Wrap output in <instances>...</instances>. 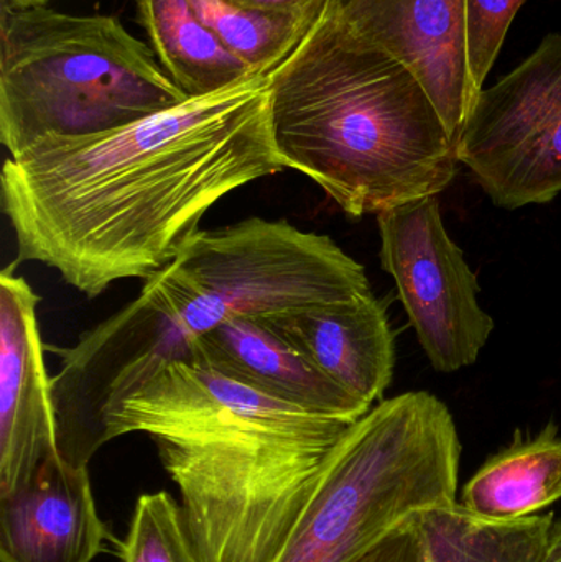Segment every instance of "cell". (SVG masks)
Wrapping results in <instances>:
<instances>
[{
    "mask_svg": "<svg viewBox=\"0 0 561 562\" xmlns=\"http://www.w3.org/2000/svg\"><path fill=\"white\" fill-rule=\"evenodd\" d=\"M358 2H359V0H333L332 5L338 10H346V9H349V7H352V5H355V3H358Z\"/></svg>",
    "mask_w": 561,
    "mask_h": 562,
    "instance_id": "cb8c5ba5",
    "label": "cell"
},
{
    "mask_svg": "<svg viewBox=\"0 0 561 562\" xmlns=\"http://www.w3.org/2000/svg\"><path fill=\"white\" fill-rule=\"evenodd\" d=\"M191 363L315 415L355 423L372 406L346 392L260 319H231L191 342Z\"/></svg>",
    "mask_w": 561,
    "mask_h": 562,
    "instance_id": "4fadbf2b",
    "label": "cell"
},
{
    "mask_svg": "<svg viewBox=\"0 0 561 562\" xmlns=\"http://www.w3.org/2000/svg\"><path fill=\"white\" fill-rule=\"evenodd\" d=\"M119 557L122 562H201L180 504L168 492L138 497Z\"/></svg>",
    "mask_w": 561,
    "mask_h": 562,
    "instance_id": "ac0fdd59",
    "label": "cell"
},
{
    "mask_svg": "<svg viewBox=\"0 0 561 562\" xmlns=\"http://www.w3.org/2000/svg\"><path fill=\"white\" fill-rule=\"evenodd\" d=\"M542 562H561V520L553 525L549 550H547Z\"/></svg>",
    "mask_w": 561,
    "mask_h": 562,
    "instance_id": "7402d4cb",
    "label": "cell"
},
{
    "mask_svg": "<svg viewBox=\"0 0 561 562\" xmlns=\"http://www.w3.org/2000/svg\"><path fill=\"white\" fill-rule=\"evenodd\" d=\"M457 155L504 210L559 196L561 33L547 35L509 75L480 92Z\"/></svg>",
    "mask_w": 561,
    "mask_h": 562,
    "instance_id": "52a82bcc",
    "label": "cell"
},
{
    "mask_svg": "<svg viewBox=\"0 0 561 562\" xmlns=\"http://www.w3.org/2000/svg\"><path fill=\"white\" fill-rule=\"evenodd\" d=\"M111 538L88 469L49 459L29 485L0 497V561L92 562Z\"/></svg>",
    "mask_w": 561,
    "mask_h": 562,
    "instance_id": "8fae6325",
    "label": "cell"
},
{
    "mask_svg": "<svg viewBox=\"0 0 561 562\" xmlns=\"http://www.w3.org/2000/svg\"><path fill=\"white\" fill-rule=\"evenodd\" d=\"M418 515L352 562H427Z\"/></svg>",
    "mask_w": 561,
    "mask_h": 562,
    "instance_id": "ffe728a7",
    "label": "cell"
},
{
    "mask_svg": "<svg viewBox=\"0 0 561 562\" xmlns=\"http://www.w3.org/2000/svg\"><path fill=\"white\" fill-rule=\"evenodd\" d=\"M259 319L333 382L369 406L381 400L391 385L394 333L384 304L374 294Z\"/></svg>",
    "mask_w": 561,
    "mask_h": 562,
    "instance_id": "7c38bea8",
    "label": "cell"
},
{
    "mask_svg": "<svg viewBox=\"0 0 561 562\" xmlns=\"http://www.w3.org/2000/svg\"><path fill=\"white\" fill-rule=\"evenodd\" d=\"M201 22L250 71L267 76L318 20L243 9L231 0H188Z\"/></svg>",
    "mask_w": 561,
    "mask_h": 562,
    "instance_id": "e0dca14e",
    "label": "cell"
},
{
    "mask_svg": "<svg viewBox=\"0 0 561 562\" xmlns=\"http://www.w3.org/2000/svg\"><path fill=\"white\" fill-rule=\"evenodd\" d=\"M349 425L177 362L122 402L109 436L157 446L201 562H276Z\"/></svg>",
    "mask_w": 561,
    "mask_h": 562,
    "instance_id": "7a4b0ae2",
    "label": "cell"
},
{
    "mask_svg": "<svg viewBox=\"0 0 561 562\" xmlns=\"http://www.w3.org/2000/svg\"><path fill=\"white\" fill-rule=\"evenodd\" d=\"M188 99L115 16L0 3V142L10 157L45 137L101 134Z\"/></svg>",
    "mask_w": 561,
    "mask_h": 562,
    "instance_id": "277c9868",
    "label": "cell"
},
{
    "mask_svg": "<svg viewBox=\"0 0 561 562\" xmlns=\"http://www.w3.org/2000/svg\"><path fill=\"white\" fill-rule=\"evenodd\" d=\"M282 170L267 76L101 134L42 138L0 178L15 263H43L88 297L147 281L217 201Z\"/></svg>",
    "mask_w": 561,
    "mask_h": 562,
    "instance_id": "6da1fadb",
    "label": "cell"
},
{
    "mask_svg": "<svg viewBox=\"0 0 561 562\" xmlns=\"http://www.w3.org/2000/svg\"><path fill=\"white\" fill-rule=\"evenodd\" d=\"M524 2L526 0H467L468 61L478 91H483Z\"/></svg>",
    "mask_w": 561,
    "mask_h": 562,
    "instance_id": "d6986e66",
    "label": "cell"
},
{
    "mask_svg": "<svg viewBox=\"0 0 561 562\" xmlns=\"http://www.w3.org/2000/svg\"><path fill=\"white\" fill-rule=\"evenodd\" d=\"M270 137L285 168L352 217L444 193L457 144L417 76L329 5L267 75Z\"/></svg>",
    "mask_w": 561,
    "mask_h": 562,
    "instance_id": "3957f363",
    "label": "cell"
},
{
    "mask_svg": "<svg viewBox=\"0 0 561 562\" xmlns=\"http://www.w3.org/2000/svg\"><path fill=\"white\" fill-rule=\"evenodd\" d=\"M382 269L395 281L422 349L437 372L473 366L494 330L476 273L448 236L437 196L378 214Z\"/></svg>",
    "mask_w": 561,
    "mask_h": 562,
    "instance_id": "ba28073f",
    "label": "cell"
},
{
    "mask_svg": "<svg viewBox=\"0 0 561 562\" xmlns=\"http://www.w3.org/2000/svg\"><path fill=\"white\" fill-rule=\"evenodd\" d=\"M45 2H48V0H42V5H43V3H45Z\"/></svg>",
    "mask_w": 561,
    "mask_h": 562,
    "instance_id": "d4e9b609",
    "label": "cell"
},
{
    "mask_svg": "<svg viewBox=\"0 0 561 562\" xmlns=\"http://www.w3.org/2000/svg\"><path fill=\"white\" fill-rule=\"evenodd\" d=\"M2 2L9 3L12 7H19V9L42 5V0H2Z\"/></svg>",
    "mask_w": 561,
    "mask_h": 562,
    "instance_id": "603a6c76",
    "label": "cell"
},
{
    "mask_svg": "<svg viewBox=\"0 0 561 562\" xmlns=\"http://www.w3.org/2000/svg\"><path fill=\"white\" fill-rule=\"evenodd\" d=\"M243 9L318 20L333 0H231Z\"/></svg>",
    "mask_w": 561,
    "mask_h": 562,
    "instance_id": "44dd1931",
    "label": "cell"
},
{
    "mask_svg": "<svg viewBox=\"0 0 561 562\" xmlns=\"http://www.w3.org/2000/svg\"><path fill=\"white\" fill-rule=\"evenodd\" d=\"M15 266L0 276V497L29 485L59 456L36 314L40 296Z\"/></svg>",
    "mask_w": 561,
    "mask_h": 562,
    "instance_id": "9c48e42d",
    "label": "cell"
},
{
    "mask_svg": "<svg viewBox=\"0 0 561 562\" xmlns=\"http://www.w3.org/2000/svg\"><path fill=\"white\" fill-rule=\"evenodd\" d=\"M135 5L158 63L188 98L259 76L201 22L188 0H135Z\"/></svg>",
    "mask_w": 561,
    "mask_h": 562,
    "instance_id": "5bb4252c",
    "label": "cell"
},
{
    "mask_svg": "<svg viewBox=\"0 0 561 562\" xmlns=\"http://www.w3.org/2000/svg\"><path fill=\"white\" fill-rule=\"evenodd\" d=\"M561 501V435L556 425L484 462L463 488V505L490 520L530 517Z\"/></svg>",
    "mask_w": 561,
    "mask_h": 562,
    "instance_id": "9a60e30c",
    "label": "cell"
},
{
    "mask_svg": "<svg viewBox=\"0 0 561 562\" xmlns=\"http://www.w3.org/2000/svg\"><path fill=\"white\" fill-rule=\"evenodd\" d=\"M371 293L364 267L332 237L262 217L197 231L141 291L191 340L231 319Z\"/></svg>",
    "mask_w": 561,
    "mask_h": 562,
    "instance_id": "8992f818",
    "label": "cell"
},
{
    "mask_svg": "<svg viewBox=\"0 0 561 562\" xmlns=\"http://www.w3.org/2000/svg\"><path fill=\"white\" fill-rule=\"evenodd\" d=\"M417 520L427 562H542L557 521L553 514L490 520L458 502Z\"/></svg>",
    "mask_w": 561,
    "mask_h": 562,
    "instance_id": "2e32d148",
    "label": "cell"
},
{
    "mask_svg": "<svg viewBox=\"0 0 561 562\" xmlns=\"http://www.w3.org/2000/svg\"><path fill=\"white\" fill-rule=\"evenodd\" d=\"M461 442L428 392L375 405L348 426L276 562H352L431 508L457 504Z\"/></svg>",
    "mask_w": 561,
    "mask_h": 562,
    "instance_id": "5b68a950",
    "label": "cell"
},
{
    "mask_svg": "<svg viewBox=\"0 0 561 562\" xmlns=\"http://www.w3.org/2000/svg\"><path fill=\"white\" fill-rule=\"evenodd\" d=\"M339 12L417 76L457 144L480 95L468 61L467 0H359Z\"/></svg>",
    "mask_w": 561,
    "mask_h": 562,
    "instance_id": "30bf717a",
    "label": "cell"
}]
</instances>
